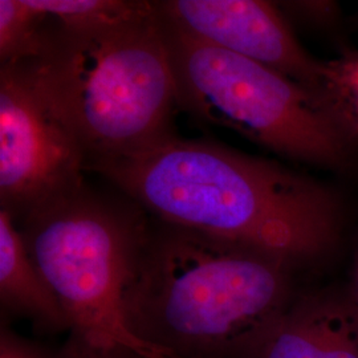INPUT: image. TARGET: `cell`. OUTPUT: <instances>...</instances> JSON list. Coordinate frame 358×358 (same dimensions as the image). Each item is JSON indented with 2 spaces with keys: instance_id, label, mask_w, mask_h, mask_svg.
Masks as SVG:
<instances>
[{
  "instance_id": "cell-11",
  "label": "cell",
  "mask_w": 358,
  "mask_h": 358,
  "mask_svg": "<svg viewBox=\"0 0 358 358\" xmlns=\"http://www.w3.org/2000/svg\"><path fill=\"white\" fill-rule=\"evenodd\" d=\"M45 28L44 15L28 0H0V63H22L38 51Z\"/></svg>"
},
{
  "instance_id": "cell-7",
  "label": "cell",
  "mask_w": 358,
  "mask_h": 358,
  "mask_svg": "<svg viewBox=\"0 0 358 358\" xmlns=\"http://www.w3.org/2000/svg\"><path fill=\"white\" fill-rule=\"evenodd\" d=\"M157 3L164 19L194 38L264 65L319 96L324 62L316 60L303 48L273 3L259 0Z\"/></svg>"
},
{
  "instance_id": "cell-4",
  "label": "cell",
  "mask_w": 358,
  "mask_h": 358,
  "mask_svg": "<svg viewBox=\"0 0 358 358\" xmlns=\"http://www.w3.org/2000/svg\"><path fill=\"white\" fill-rule=\"evenodd\" d=\"M149 217L87 183L16 223L69 322L66 358H166L129 332L125 301Z\"/></svg>"
},
{
  "instance_id": "cell-15",
  "label": "cell",
  "mask_w": 358,
  "mask_h": 358,
  "mask_svg": "<svg viewBox=\"0 0 358 358\" xmlns=\"http://www.w3.org/2000/svg\"><path fill=\"white\" fill-rule=\"evenodd\" d=\"M349 294L352 297V300L355 301L356 307L358 308V252L356 257V263H355V269H353V278H352V287Z\"/></svg>"
},
{
  "instance_id": "cell-5",
  "label": "cell",
  "mask_w": 358,
  "mask_h": 358,
  "mask_svg": "<svg viewBox=\"0 0 358 358\" xmlns=\"http://www.w3.org/2000/svg\"><path fill=\"white\" fill-rule=\"evenodd\" d=\"M161 19L178 108L289 159L346 165L353 138L316 93Z\"/></svg>"
},
{
  "instance_id": "cell-3",
  "label": "cell",
  "mask_w": 358,
  "mask_h": 358,
  "mask_svg": "<svg viewBox=\"0 0 358 358\" xmlns=\"http://www.w3.org/2000/svg\"><path fill=\"white\" fill-rule=\"evenodd\" d=\"M44 17L38 53L16 64L73 133L88 171L174 134L177 88L157 1L87 24Z\"/></svg>"
},
{
  "instance_id": "cell-8",
  "label": "cell",
  "mask_w": 358,
  "mask_h": 358,
  "mask_svg": "<svg viewBox=\"0 0 358 358\" xmlns=\"http://www.w3.org/2000/svg\"><path fill=\"white\" fill-rule=\"evenodd\" d=\"M245 358H358V308L349 294H297Z\"/></svg>"
},
{
  "instance_id": "cell-14",
  "label": "cell",
  "mask_w": 358,
  "mask_h": 358,
  "mask_svg": "<svg viewBox=\"0 0 358 358\" xmlns=\"http://www.w3.org/2000/svg\"><path fill=\"white\" fill-rule=\"evenodd\" d=\"M282 8L300 22L312 26H328L338 16V6L334 1H284Z\"/></svg>"
},
{
  "instance_id": "cell-1",
  "label": "cell",
  "mask_w": 358,
  "mask_h": 358,
  "mask_svg": "<svg viewBox=\"0 0 358 358\" xmlns=\"http://www.w3.org/2000/svg\"><path fill=\"white\" fill-rule=\"evenodd\" d=\"M90 170L150 217L201 231L299 271L331 255L343 208L332 190L279 162L173 134Z\"/></svg>"
},
{
  "instance_id": "cell-2",
  "label": "cell",
  "mask_w": 358,
  "mask_h": 358,
  "mask_svg": "<svg viewBox=\"0 0 358 358\" xmlns=\"http://www.w3.org/2000/svg\"><path fill=\"white\" fill-rule=\"evenodd\" d=\"M278 259L149 217L125 301L129 332L166 358H245L296 297Z\"/></svg>"
},
{
  "instance_id": "cell-9",
  "label": "cell",
  "mask_w": 358,
  "mask_h": 358,
  "mask_svg": "<svg viewBox=\"0 0 358 358\" xmlns=\"http://www.w3.org/2000/svg\"><path fill=\"white\" fill-rule=\"evenodd\" d=\"M0 303L3 316L24 317L41 332L69 331L64 309L27 250L13 217L0 208Z\"/></svg>"
},
{
  "instance_id": "cell-12",
  "label": "cell",
  "mask_w": 358,
  "mask_h": 358,
  "mask_svg": "<svg viewBox=\"0 0 358 358\" xmlns=\"http://www.w3.org/2000/svg\"><path fill=\"white\" fill-rule=\"evenodd\" d=\"M28 3L59 24H87L117 17L137 4L131 0H28Z\"/></svg>"
},
{
  "instance_id": "cell-6",
  "label": "cell",
  "mask_w": 358,
  "mask_h": 358,
  "mask_svg": "<svg viewBox=\"0 0 358 358\" xmlns=\"http://www.w3.org/2000/svg\"><path fill=\"white\" fill-rule=\"evenodd\" d=\"M87 157L19 64L0 68V208L15 223L85 183Z\"/></svg>"
},
{
  "instance_id": "cell-10",
  "label": "cell",
  "mask_w": 358,
  "mask_h": 358,
  "mask_svg": "<svg viewBox=\"0 0 358 358\" xmlns=\"http://www.w3.org/2000/svg\"><path fill=\"white\" fill-rule=\"evenodd\" d=\"M319 96L346 133L358 137V50L324 62Z\"/></svg>"
},
{
  "instance_id": "cell-13",
  "label": "cell",
  "mask_w": 358,
  "mask_h": 358,
  "mask_svg": "<svg viewBox=\"0 0 358 358\" xmlns=\"http://www.w3.org/2000/svg\"><path fill=\"white\" fill-rule=\"evenodd\" d=\"M0 358H66L63 350H51L13 332L4 321L0 329Z\"/></svg>"
}]
</instances>
